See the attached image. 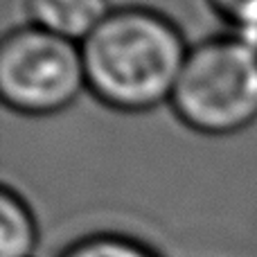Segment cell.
<instances>
[{
    "label": "cell",
    "mask_w": 257,
    "mask_h": 257,
    "mask_svg": "<svg viewBox=\"0 0 257 257\" xmlns=\"http://www.w3.org/2000/svg\"><path fill=\"white\" fill-rule=\"evenodd\" d=\"M190 45L169 16L113 7L81 43L86 90L120 113H145L172 99Z\"/></svg>",
    "instance_id": "1"
},
{
    "label": "cell",
    "mask_w": 257,
    "mask_h": 257,
    "mask_svg": "<svg viewBox=\"0 0 257 257\" xmlns=\"http://www.w3.org/2000/svg\"><path fill=\"white\" fill-rule=\"evenodd\" d=\"M169 106L187 128L232 136L257 122V45L230 32L187 50Z\"/></svg>",
    "instance_id": "2"
},
{
    "label": "cell",
    "mask_w": 257,
    "mask_h": 257,
    "mask_svg": "<svg viewBox=\"0 0 257 257\" xmlns=\"http://www.w3.org/2000/svg\"><path fill=\"white\" fill-rule=\"evenodd\" d=\"M86 88L81 45L34 25L9 30L0 41V97L23 115H54Z\"/></svg>",
    "instance_id": "3"
},
{
    "label": "cell",
    "mask_w": 257,
    "mask_h": 257,
    "mask_svg": "<svg viewBox=\"0 0 257 257\" xmlns=\"http://www.w3.org/2000/svg\"><path fill=\"white\" fill-rule=\"evenodd\" d=\"M111 12L108 0H25L30 25L79 45Z\"/></svg>",
    "instance_id": "4"
},
{
    "label": "cell",
    "mask_w": 257,
    "mask_h": 257,
    "mask_svg": "<svg viewBox=\"0 0 257 257\" xmlns=\"http://www.w3.org/2000/svg\"><path fill=\"white\" fill-rule=\"evenodd\" d=\"M39 223L30 203L12 187L0 190V257H34Z\"/></svg>",
    "instance_id": "5"
},
{
    "label": "cell",
    "mask_w": 257,
    "mask_h": 257,
    "mask_svg": "<svg viewBox=\"0 0 257 257\" xmlns=\"http://www.w3.org/2000/svg\"><path fill=\"white\" fill-rule=\"evenodd\" d=\"M57 257H163L149 244L120 232H93L68 244Z\"/></svg>",
    "instance_id": "6"
},
{
    "label": "cell",
    "mask_w": 257,
    "mask_h": 257,
    "mask_svg": "<svg viewBox=\"0 0 257 257\" xmlns=\"http://www.w3.org/2000/svg\"><path fill=\"white\" fill-rule=\"evenodd\" d=\"M212 12L241 36L257 34V0H208Z\"/></svg>",
    "instance_id": "7"
},
{
    "label": "cell",
    "mask_w": 257,
    "mask_h": 257,
    "mask_svg": "<svg viewBox=\"0 0 257 257\" xmlns=\"http://www.w3.org/2000/svg\"><path fill=\"white\" fill-rule=\"evenodd\" d=\"M246 39H248V36H246ZM250 41H253V43L257 45V34H255V36H250Z\"/></svg>",
    "instance_id": "8"
}]
</instances>
